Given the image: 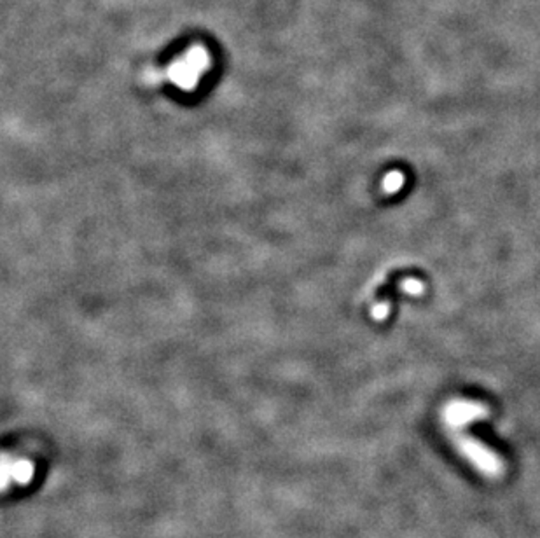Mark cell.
<instances>
[{
    "label": "cell",
    "instance_id": "6da1fadb",
    "mask_svg": "<svg viewBox=\"0 0 540 538\" xmlns=\"http://www.w3.org/2000/svg\"><path fill=\"white\" fill-rule=\"evenodd\" d=\"M458 449L481 474L488 475V478H498V475L504 472V465H502L500 458L495 455L493 451H490L488 448H484L481 442L474 441L470 437H460L456 441Z\"/></svg>",
    "mask_w": 540,
    "mask_h": 538
},
{
    "label": "cell",
    "instance_id": "7a4b0ae2",
    "mask_svg": "<svg viewBox=\"0 0 540 538\" xmlns=\"http://www.w3.org/2000/svg\"><path fill=\"white\" fill-rule=\"evenodd\" d=\"M35 466L30 459L16 458L11 463L4 458V491L13 489H22L32 482Z\"/></svg>",
    "mask_w": 540,
    "mask_h": 538
},
{
    "label": "cell",
    "instance_id": "3957f363",
    "mask_svg": "<svg viewBox=\"0 0 540 538\" xmlns=\"http://www.w3.org/2000/svg\"><path fill=\"white\" fill-rule=\"evenodd\" d=\"M484 414H486V411L477 404L458 402V404H453L444 411V421L450 423L451 427H461V425H467L474 420H479Z\"/></svg>",
    "mask_w": 540,
    "mask_h": 538
}]
</instances>
